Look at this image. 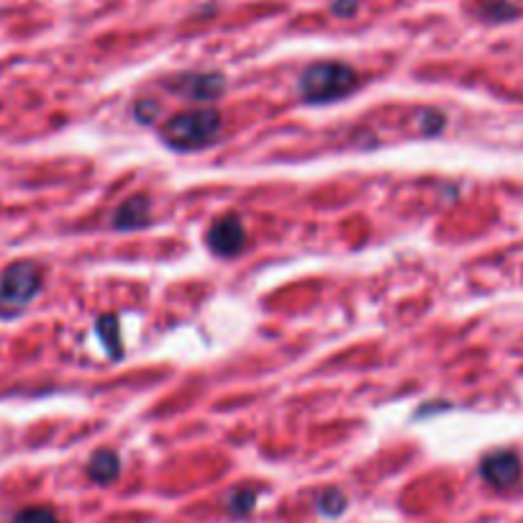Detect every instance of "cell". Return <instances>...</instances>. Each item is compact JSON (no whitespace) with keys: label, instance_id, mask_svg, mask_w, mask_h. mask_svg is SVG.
Masks as SVG:
<instances>
[{"label":"cell","instance_id":"cell-9","mask_svg":"<svg viewBox=\"0 0 523 523\" xmlns=\"http://www.w3.org/2000/svg\"><path fill=\"white\" fill-rule=\"evenodd\" d=\"M95 331H98L100 341H103V347L108 349L111 359H121L124 357V347H121V321L111 313L106 316H100L95 321Z\"/></svg>","mask_w":523,"mask_h":523},{"label":"cell","instance_id":"cell-5","mask_svg":"<svg viewBox=\"0 0 523 523\" xmlns=\"http://www.w3.org/2000/svg\"><path fill=\"white\" fill-rule=\"evenodd\" d=\"M206 244L218 257H236L244 249V244H247L244 221L239 216H234V213L216 218L206 234Z\"/></svg>","mask_w":523,"mask_h":523},{"label":"cell","instance_id":"cell-3","mask_svg":"<svg viewBox=\"0 0 523 523\" xmlns=\"http://www.w3.org/2000/svg\"><path fill=\"white\" fill-rule=\"evenodd\" d=\"M44 272L36 262H13L11 267L0 275V313L3 316H16L24 311L36 295L42 293Z\"/></svg>","mask_w":523,"mask_h":523},{"label":"cell","instance_id":"cell-4","mask_svg":"<svg viewBox=\"0 0 523 523\" xmlns=\"http://www.w3.org/2000/svg\"><path fill=\"white\" fill-rule=\"evenodd\" d=\"M165 88L188 100H216L224 93L226 77L221 72H183V75L170 77Z\"/></svg>","mask_w":523,"mask_h":523},{"label":"cell","instance_id":"cell-12","mask_svg":"<svg viewBox=\"0 0 523 523\" xmlns=\"http://www.w3.org/2000/svg\"><path fill=\"white\" fill-rule=\"evenodd\" d=\"M316 508L321 513H324V516L336 518V516H339V513H344V508H347V495L339 493V490H334V488L324 490V493L318 495Z\"/></svg>","mask_w":523,"mask_h":523},{"label":"cell","instance_id":"cell-8","mask_svg":"<svg viewBox=\"0 0 523 523\" xmlns=\"http://www.w3.org/2000/svg\"><path fill=\"white\" fill-rule=\"evenodd\" d=\"M121 475V457L113 449H100L90 457L88 477L98 485H111Z\"/></svg>","mask_w":523,"mask_h":523},{"label":"cell","instance_id":"cell-10","mask_svg":"<svg viewBox=\"0 0 523 523\" xmlns=\"http://www.w3.org/2000/svg\"><path fill=\"white\" fill-rule=\"evenodd\" d=\"M475 16L488 21V24H500V21H511L518 16V6L511 0H477Z\"/></svg>","mask_w":523,"mask_h":523},{"label":"cell","instance_id":"cell-1","mask_svg":"<svg viewBox=\"0 0 523 523\" xmlns=\"http://www.w3.org/2000/svg\"><path fill=\"white\" fill-rule=\"evenodd\" d=\"M224 129V118L213 108H193L167 118L159 136L162 142L177 152H198L211 147Z\"/></svg>","mask_w":523,"mask_h":523},{"label":"cell","instance_id":"cell-7","mask_svg":"<svg viewBox=\"0 0 523 523\" xmlns=\"http://www.w3.org/2000/svg\"><path fill=\"white\" fill-rule=\"evenodd\" d=\"M149 221H152V203L147 195H131L118 206L116 216H113V226L118 231L144 229V226H149Z\"/></svg>","mask_w":523,"mask_h":523},{"label":"cell","instance_id":"cell-13","mask_svg":"<svg viewBox=\"0 0 523 523\" xmlns=\"http://www.w3.org/2000/svg\"><path fill=\"white\" fill-rule=\"evenodd\" d=\"M11 523H59V518L47 506H29L24 511H18Z\"/></svg>","mask_w":523,"mask_h":523},{"label":"cell","instance_id":"cell-15","mask_svg":"<svg viewBox=\"0 0 523 523\" xmlns=\"http://www.w3.org/2000/svg\"><path fill=\"white\" fill-rule=\"evenodd\" d=\"M359 8V0H334V6H331V11L336 13V16H354V11Z\"/></svg>","mask_w":523,"mask_h":523},{"label":"cell","instance_id":"cell-14","mask_svg":"<svg viewBox=\"0 0 523 523\" xmlns=\"http://www.w3.org/2000/svg\"><path fill=\"white\" fill-rule=\"evenodd\" d=\"M134 113H136V121H142V124H152L159 113V106L154 103V100H139L134 108Z\"/></svg>","mask_w":523,"mask_h":523},{"label":"cell","instance_id":"cell-2","mask_svg":"<svg viewBox=\"0 0 523 523\" xmlns=\"http://www.w3.org/2000/svg\"><path fill=\"white\" fill-rule=\"evenodd\" d=\"M359 88V75L354 67H349L347 62H313L311 67L303 70L298 80L300 98L313 106L321 103H334V100L347 98L349 93Z\"/></svg>","mask_w":523,"mask_h":523},{"label":"cell","instance_id":"cell-11","mask_svg":"<svg viewBox=\"0 0 523 523\" xmlns=\"http://www.w3.org/2000/svg\"><path fill=\"white\" fill-rule=\"evenodd\" d=\"M254 503H257V493L249 488H239L226 498V511H229L231 516L241 518L247 516V513H252Z\"/></svg>","mask_w":523,"mask_h":523},{"label":"cell","instance_id":"cell-6","mask_svg":"<svg viewBox=\"0 0 523 523\" xmlns=\"http://www.w3.org/2000/svg\"><path fill=\"white\" fill-rule=\"evenodd\" d=\"M480 475L490 488L508 490L521 480V459H518L516 452L500 449V452H493L482 459Z\"/></svg>","mask_w":523,"mask_h":523}]
</instances>
